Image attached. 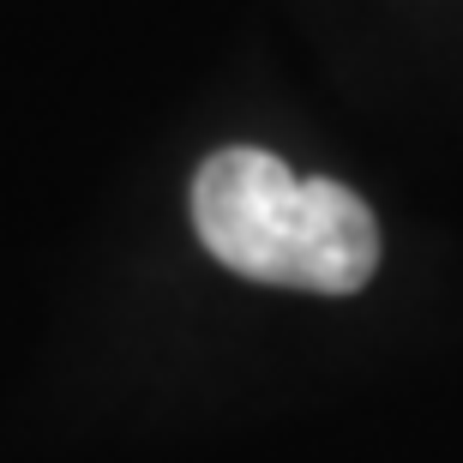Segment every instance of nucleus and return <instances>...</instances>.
Masks as SVG:
<instances>
[{"instance_id":"nucleus-1","label":"nucleus","mask_w":463,"mask_h":463,"mask_svg":"<svg viewBox=\"0 0 463 463\" xmlns=\"http://www.w3.org/2000/svg\"><path fill=\"white\" fill-rule=\"evenodd\" d=\"M193 229L235 277L307 295H355L379 271V223L361 193L301 181L271 151H217L193 181Z\"/></svg>"}]
</instances>
